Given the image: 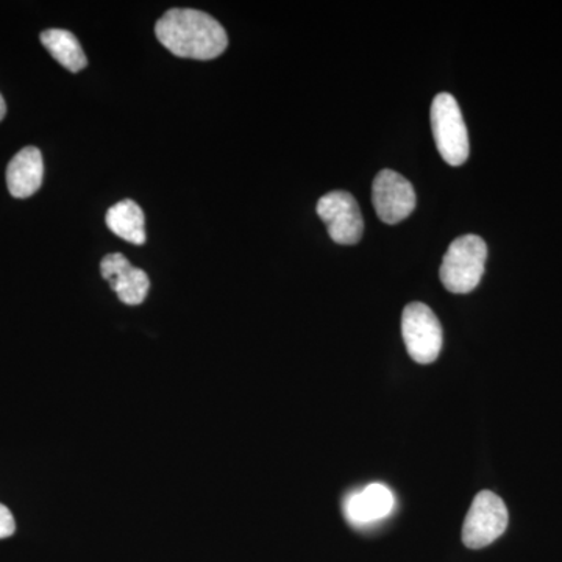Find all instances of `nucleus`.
I'll return each instance as SVG.
<instances>
[{"instance_id": "nucleus-4", "label": "nucleus", "mask_w": 562, "mask_h": 562, "mask_svg": "<svg viewBox=\"0 0 562 562\" xmlns=\"http://www.w3.org/2000/svg\"><path fill=\"white\" fill-rule=\"evenodd\" d=\"M402 333L409 357L419 364L438 360L442 349V327L430 306L414 302L402 316Z\"/></svg>"}, {"instance_id": "nucleus-12", "label": "nucleus", "mask_w": 562, "mask_h": 562, "mask_svg": "<svg viewBox=\"0 0 562 562\" xmlns=\"http://www.w3.org/2000/svg\"><path fill=\"white\" fill-rule=\"evenodd\" d=\"M41 43L50 52L52 57L55 58L63 68L70 70V72H80L81 69L87 68L88 60L83 49H81L79 40L68 31L63 29H50L41 33Z\"/></svg>"}, {"instance_id": "nucleus-2", "label": "nucleus", "mask_w": 562, "mask_h": 562, "mask_svg": "<svg viewBox=\"0 0 562 562\" xmlns=\"http://www.w3.org/2000/svg\"><path fill=\"white\" fill-rule=\"evenodd\" d=\"M487 246L476 235L454 239L443 255L441 281L453 294H468L479 286L486 268Z\"/></svg>"}, {"instance_id": "nucleus-13", "label": "nucleus", "mask_w": 562, "mask_h": 562, "mask_svg": "<svg viewBox=\"0 0 562 562\" xmlns=\"http://www.w3.org/2000/svg\"><path fill=\"white\" fill-rule=\"evenodd\" d=\"M14 531H16V522H14L13 514L0 503V539L10 538Z\"/></svg>"}, {"instance_id": "nucleus-9", "label": "nucleus", "mask_w": 562, "mask_h": 562, "mask_svg": "<svg viewBox=\"0 0 562 562\" xmlns=\"http://www.w3.org/2000/svg\"><path fill=\"white\" fill-rule=\"evenodd\" d=\"M394 509V495L384 484L373 483L360 492L350 494L344 502V514L355 527L379 522Z\"/></svg>"}, {"instance_id": "nucleus-1", "label": "nucleus", "mask_w": 562, "mask_h": 562, "mask_svg": "<svg viewBox=\"0 0 562 562\" xmlns=\"http://www.w3.org/2000/svg\"><path fill=\"white\" fill-rule=\"evenodd\" d=\"M155 33L166 49L192 60H214L228 46L227 32L220 22L199 10H169L155 25Z\"/></svg>"}, {"instance_id": "nucleus-8", "label": "nucleus", "mask_w": 562, "mask_h": 562, "mask_svg": "<svg viewBox=\"0 0 562 562\" xmlns=\"http://www.w3.org/2000/svg\"><path fill=\"white\" fill-rule=\"evenodd\" d=\"M103 279L125 305L136 306L146 301L150 290L149 276L139 268H133L122 254H110L101 262Z\"/></svg>"}, {"instance_id": "nucleus-7", "label": "nucleus", "mask_w": 562, "mask_h": 562, "mask_svg": "<svg viewBox=\"0 0 562 562\" xmlns=\"http://www.w3.org/2000/svg\"><path fill=\"white\" fill-rule=\"evenodd\" d=\"M372 202L384 224H398L416 209V192L401 173L383 169L373 180Z\"/></svg>"}, {"instance_id": "nucleus-5", "label": "nucleus", "mask_w": 562, "mask_h": 562, "mask_svg": "<svg viewBox=\"0 0 562 562\" xmlns=\"http://www.w3.org/2000/svg\"><path fill=\"white\" fill-rule=\"evenodd\" d=\"M508 509L505 502L491 491H482L473 498L462 527V542L468 549L479 550L491 546L508 528Z\"/></svg>"}, {"instance_id": "nucleus-3", "label": "nucleus", "mask_w": 562, "mask_h": 562, "mask_svg": "<svg viewBox=\"0 0 562 562\" xmlns=\"http://www.w3.org/2000/svg\"><path fill=\"white\" fill-rule=\"evenodd\" d=\"M431 127L436 147L450 166H461L468 161L469 133L462 120L460 105L449 92L436 95L431 103Z\"/></svg>"}, {"instance_id": "nucleus-6", "label": "nucleus", "mask_w": 562, "mask_h": 562, "mask_svg": "<svg viewBox=\"0 0 562 562\" xmlns=\"http://www.w3.org/2000/svg\"><path fill=\"white\" fill-rule=\"evenodd\" d=\"M322 222L327 225L328 235L336 244L353 246L360 243L364 221L357 199L346 191H333L319 199L316 206Z\"/></svg>"}, {"instance_id": "nucleus-11", "label": "nucleus", "mask_w": 562, "mask_h": 562, "mask_svg": "<svg viewBox=\"0 0 562 562\" xmlns=\"http://www.w3.org/2000/svg\"><path fill=\"white\" fill-rule=\"evenodd\" d=\"M106 225L124 241L136 244V246H143L146 243V216L138 203L131 199L111 206L106 213Z\"/></svg>"}, {"instance_id": "nucleus-14", "label": "nucleus", "mask_w": 562, "mask_h": 562, "mask_svg": "<svg viewBox=\"0 0 562 562\" xmlns=\"http://www.w3.org/2000/svg\"><path fill=\"white\" fill-rule=\"evenodd\" d=\"M5 113H7V103H5V101H3L2 94H0V121H2L3 117H5Z\"/></svg>"}, {"instance_id": "nucleus-10", "label": "nucleus", "mask_w": 562, "mask_h": 562, "mask_svg": "<svg viewBox=\"0 0 562 562\" xmlns=\"http://www.w3.org/2000/svg\"><path fill=\"white\" fill-rule=\"evenodd\" d=\"M43 155L36 147H25L14 155L7 168V187L16 199H27L43 184Z\"/></svg>"}]
</instances>
